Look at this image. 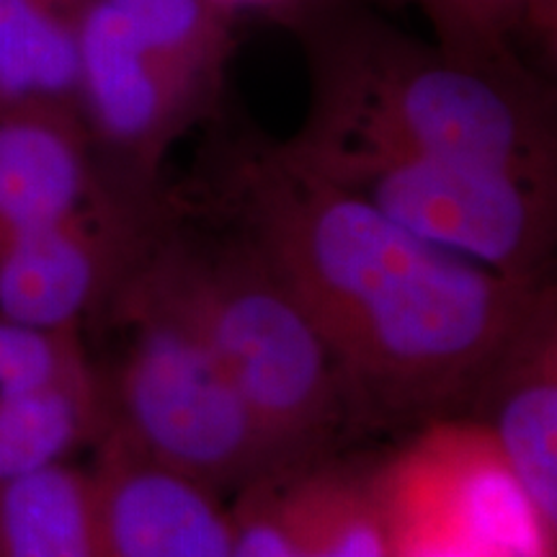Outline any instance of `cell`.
Segmentation results:
<instances>
[{"label":"cell","mask_w":557,"mask_h":557,"mask_svg":"<svg viewBox=\"0 0 557 557\" xmlns=\"http://www.w3.org/2000/svg\"><path fill=\"white\" fill-rule=\"evenodd\" d=\"M220 171L235 233L310 315L351 418L436 416L475 398L545 295L416 238L287 143L235 145Z\"/></svg>","instance_id":"cell-1"},{"label":"cell","mask_w":557,"mask_h":557,"mask_svg":"<svg viewBox=\"0 0 557 557\" xmlns=\"http://www.w3.org/2000/svg\"><path fill=\"white\" fill-rule=\"evenodd\" d=\"M287 21L310 73V111L297 137L555 181L553 103L513 50L423 41L325 0H295Z\"/></svg>","instance_id":"cell-2"},{"label":"cell","mask_w":557,"mask_h":557,"mask_svg":"<svg viewBox=\"0 0 557 557\" xmlns=\"http://www.w3.org/2000/svg\"><path fill=\"white\" fill-rule=\"evenodd\" d=\"M230 0H78L75 109L114 178L158 189L165 150L218 103Z\"/></svg>","instance_id":"cell-3"},{"label":"cell","mask_w":557,"mask_h":557,"mask_svg":"<svg viewBox=\"0 0 557 557\" xmlns=\"http://www.w3.org/2000/svg\"><path fill=\"white\" fill-rule=\"evenodd\" d=\"M156 250L278 465L315 457L351 413L336 361L302 305L238 233L201 246L169 220Z\"/></svg>","instance_id":"cell-4"},{"label":"cell","mask_w":557,"mask_h":557,"mask_svg":"<svg viewBox=\"0 0 557 557\" xmlns=\"http://www.w3.org/2000/svg\"><path fill=\"white\" fill-rule=\"evenodd\" d=\"M163 225L137 256L139 276L129 292L135 331L116 387V434L209 487L248 485L276 468L278 457L158 259Z\"/></svg>","instance_id":"cell-5"},{"label":"cell","mask_w":557,"mask_h":557,"mask_svg":"<svg viewBox=\"0 0 557 557\" xmlns=\"http://www.w3.org/2000/svg\"><path fill=\"white\" fill-rule=\"evenodd\" d=\"M287 148L416 238L500 276L532 282L553 246L555 181L475 160L297 135Z\"/></svg>","instance_id":"cell-6"},{"label":"cell","mask_w":557,"mask_h":557,"mask_svg":"<svg viewBox=\"0 0 557 557\" xmlns=\"http://www.w3.org/2000/svg\"><path fill=\"white\" fill-rule=\"evenodd\" d=\"M152 191L111 176L73 107L0 103V240Z\"/></svg>","instance_id":"cell-7"},{"label":"cell","mask_w":557,"mask_h":557,"mask_svg":"<svg viewBox=\"0 0 557 557\" xmlns=\"http://www.w3.org/2000/svg\"><path fill=\"white\" fill-rule=\"evenodd\" d=\"M209 491L116 434L90 483L99 549L109 557H233V524Z\"/></svg>","instance_id":"cell-8"},{"label":"cell","mask_w":557,"mask_h":557,"mask_svg":"<svg viewBox=\"0 0 557 557\" xmlns=\"http://www.w3.org/2000/svg\"><path fill=\"white\" fill-rule=\"evenodd\" d=\"M478 395L485 426L549 532L557 524V359L555 315L547 297L534 308ZM475 395V398H478Z\"/></svg>","instance_id":"cell-9"},{"label":"cell","mask_w":557,"mask_h":557,"mask_svg":"<svg viewBox=\"0 0 557 557\" xmlns=\"http://www.w3.org/2000/svg\"><path fill=\"white\" fill-rule=\"evenodd\" d=\"M75 11L78 0H0V103L75 109Z\"/></svg>","instance_id":"cell-10"},{"label":"cell","mask_w":557,"mask_h":557,"mask_svg":"<svg viewBox=\"0 0 557 557\" xmlns=\"http://www.w3.org/2000/svg\"><path fill=\"white\" fill-rule=\"evenodd\" d=\"M0 557H101L90 483L54 465L0 485Z\"/></svg>","instance_id":"cell-11"},{"label":"cell","mask_w":557,"mask_h":557,"mask_svg":"<svg viewBox=\"0 0 557 557\" xmlns=\"http://www.w3.org/2000/svg\"><path fill=\"white\" fill-rule=\"evenodd\" d=\"M90 418V393L78 369L65 377L0 398V485L60 465Z\"/></svg>","instance_id":"cell-12"},{"label":"cell","mask_w":557,"mask_h":557,"mask_svg":"<svg viewBox=\"0 0 557 557\" xmlns=\"http://www.w3.org/2000/svg\"><path fill=\"white\" fill-rule=\"evenodd\" d=\"M75 369L60 333L0 318V398L65 377Z\"/></svg>","instance_id":"cell-13"},{"label":"cell","mask_w":557,"mask_h":557,"mask_svg":"<svg viewBox=\"0 0 557 557\" xmlns=\"http://www.w3.org/2000/svg\"><path fill=\"white\" fill-rule=\"evenodd\" d=\"M436 39L478 50H511L508 34L521 26V0H418Z\"/></svg>","instance_id":"cell-14"},{"label":"cell","mask_w":557,"mask_h":557,"mask_svg":"<svg viewBox=\"0 0 557 557\" xmlns=\"http://www.w3.org/2000/svg\"><path fill=\"white\" fill-rule=\"evenodd\" d=\"M555 21L557 0H521V29L537 34L545 45H555Z\"/></svg>","instance_id":"cell-15"}]
</instances>
